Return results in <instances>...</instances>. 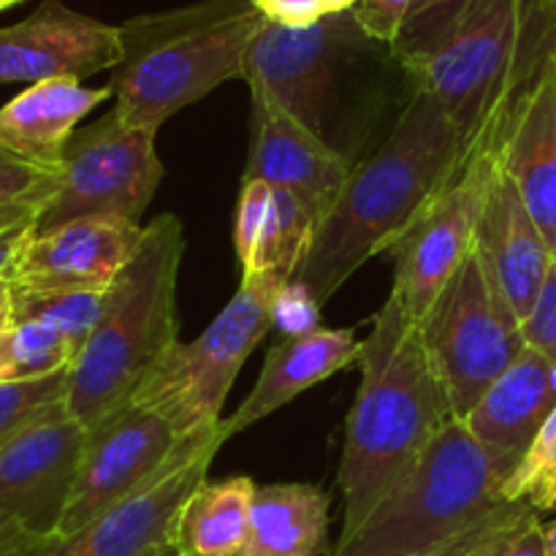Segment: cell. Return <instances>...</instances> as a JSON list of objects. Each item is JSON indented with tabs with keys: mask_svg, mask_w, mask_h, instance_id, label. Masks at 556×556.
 I'll use <instances>...</instances> for the list:
<instances>
[{
	"mask_svg": "<svg viewBox=\"0 0 556 556\" xmlns=\"http://www.w3.org/2000/svg\"><path fill=\"white\" fill-rule=\"evenodd\" d=\"M60 168H43L0 150V233L25 223H36L52 201Z\"/></svg>",
	"mask_w": 556,
	"mask_h": 556,
	"instance_id": "83f0119b",
	"label": "cell"
},
{
	"mask_svg": "<svg viewBox=\"0 0 556 556\" xmlns=\"http://www.w3.org/2000/svg\"><path fill=\"white\" fill-rule=\"evenodd\" d=\"M182 440L161 413L136 402H128L98 427L87 429L85 454L58 535L81 530L144 489L177 454Z\"/></svg>",
	"mask_w": 556,
	"mask_h": 556,
	"instance_id": "4fadbf2b",
	"label": "cell"
},
{
	"mask_svg": "<svg viewBox=\"0 0 556 556\" xmlns=\"http://www.w3.org/2000/svg\"><path fill=\"white\" fill-rule=\"evenodd\" d=\"M271 212V188L258 179L242 182L239 193L237 220H233V250L242 264V275H250L255 269L261 242H264L266 223Z\"/></svg>",
	"mask_w": 556,
	"mask_h": 556,
	"instance_id": "1f68e13d",
	"label": "cell"
},
{
	"mask_svg": "<svg viewBox=\"0 0 556 556\" xmlns=\"http://www.w3.org/2000/svg\"><path fill=\"white\" fill-rule=\"evenodd\" d=\"M554 407V364L532 348H525V353L483 391L462 424L486 448L521 459Z\"/></svg>",
	"mask_w": 556,
	"mask_h": 556,
	"instance_id": "7402d4cb",
	"label": "cell"
},
{
	"mask_svg": "<svg viewBox=\"0 0 556 556\" xmlns=\"http://www.w3.org/2000/svg\"><path fill=\"white\" fill-rule=\"evenodd\" d=\"M413 3L416 0H358L353 5V14H356L358 25L364 27L369 38L391 47L400 36Z\"/></svg>",
	"mask_w": 556,
	"mask_h": 556,
	"instance_id": "d590c367",
	"label": "cell"
},
{
	"mask_svg": "<svg viewBox=\"0 0 556 556\" xmlns=\"http://www.w3.org/2000/svg\"><path fill=\"white\" fill-rule=\"evenodd\" d=\"M123 27L79 14L60 0H43L30 16L0 27V85L76 79L119 68Z\"/></svg>",
	"mask_w": 556,
	"mask_h": 556,
	"instance_id": "9a60e30c",
	"label": "cell"
},
{
	"mask_svg": "<svg viewBox=\"0 0 556 556\" xmlns=\"http://www.w3.org/2000/svg\"><path fill=\"white\" fill-rule=\"evenodd\" d=\"M318 226V217L302 199L288 190L271 188L269 223H266L264 242L255 258V269L250 275L271 271L286 282L296 280L299 271L307 264Z\"/></svg>",
	"mask_w": 556,
	"mask_h": 556,
	"instance_id": "d4e9b609",
	"label": "cell"
},
{
	"mask_svg": "<svg viewBox=\"0 0 556 556\" xmlns=\"http://www.w3.org/2000/svg\"><path fill=\"white\" fill-rule=\"evenodd\" d=\"M389 43L364 33L353 9L326 14L315 25L288 27L264 20L244 52L242 79L296 123L331 144V117L348 79L391 58Z\"/></svg>",
	"mask_w": 556,
	"mask_h": 556,
	"instance_id": "52a82bcc",
	"label": "cell"
},
{
	"mask_svg": "<svg viewBox=\"0 0 556 556\" xmlns=\"http://www.w3.org/2000/svg\"><path fill=\"white\" fill-rule=\"evenodd\" d=\"M185 228L177 215L144 226L130 264L106 291L103 313L71 364L68 407L85 429L128 405L177 345V277Z\"/></svg>",
	"mask_w": 556,
	"mask_h": 556,
	"instance_id": "3957f363",
	"label": "cell"
},
{
	"mask_svg": "<svg viewBox=\"0 0 556 556\" xmlns=\"http://www.w3.org/2000/svg\"><path fill=\"white\" fill-rule=\"evenodd\" d=\"M223 443V421L188 434L177 454L144 489L109 508L81 530L49 538L30 556H144L168 546L174 516L206 481V472Z\"/></svg>",
	"mask_w": 556,
	"mask_h": 556,
	"instance_id": "7c38bea8",
	"label": "cell"
},
{
	"mask_svg": "<svg viewBox=\"0 0 556 556\" xmlns=\"http://www.w3.org/2000/svg\"><path fill=\"white\" fill-rule=\"evenodd\" d=\"M106 291H22L11 286V320H38L68 340L79 356L98 326Z\"/></svg>",
	"mask_w": 556,
	"mask_h": 556,
	"instance_id": "484cf974",
	"label": "cell"
},
{
	"mask_svg": "<svg viewBox=\"0 0 556 556\" xmlns=\"http://www.w3.org/2000/svg\"><path fill=\"white\" fill-rule=\"evenodd\" d=\"M144 556H177V554H174L172 546H161V548H155V552H150V554H144Z\"/></svg>",
	"mask_w": 556,
	"mask_h": 556,
	"instance_id": "bcb514c9",
	"label": "cell"
},
{
	"mask_svg": "<svg viewBox=\"0 0 556 556\" xmlns=\"http://www.w3.org/2000/svg\"><path fill=\"white\" fill-rule=\"evenodd\" d=\"M9 307H11V282L9 277H3V280H0V313Z\"/></svg>",
	"mask_w": 556,
	"mask_h": 556,
	"instance_id": "60d3db41",
	"label": "cell"
},
{
	"mask_svg": "<svg viewBox=\"0 0 556 556\" xmlns=\"http://www.w3.org/2000/svg\"><path fill=\"white\" fill-rule=\"evenodd\" d=\"M519 456L478 443L456 418L331 556H429L470 535L508 505Z\"/></svg>",
	"mask_w": 556,
	"mask_h": 556,
	"instance_id": "5b68a950",
	"label": "cell"
},
{
	"mask_svg": "<svg viewBox=\"0 0 556 556\" xmlns=\"http://www.w3.org/2000/svg\"><path fill=\"white\" fill-rule=\"evenodd\" d=\"M476 250L503 288L514 313L525 320L541 293L554 255L519 188L500 166V157L478 217Z\"/></svg>",
	"mask_w": 556,
	"mask_h": 556,
	"instance_id": "d6986e66",
	"label": "cell"
},
{
	"mask_svg": "<svg viewBox=\"0 0 556 556\" xmlns=\"http://www.w3.org/2000/svg\"><path fill=\"white\" fill-rule=\"evenodd\" d=\"M521 334H525L527 348L541 353L546 362H552L556 367V258L548 266V275L543 280L530 315L521 320Z\"/></svg>",
	"mask_w": 556,
	"mask_h": 556,
	"instance_id": "e575fe53",
	"label": "cell"
},
{
	"mask_svg": "<svg viewBox=\"0 0 556 556\" xmlns=\"http://www.w3.org/2000/svg\"><path fill=\"white\" fill-rule=\"evenodd\" d=\"M467 144L432 96L413 87L383 144L356 163L340 199L318 226L299 271L320 304L367 261L389 253L456 177Z\"/></svg>",
	"mask_w": 556,
	"mask_h": 556,
	"instance_id": "6da1fadb",
	"label": "cell"
},
{
	"mask_svg": "<svg viewBox=\"0 0 556 556\" xmlns=\"http://www.w3.org/2000/svg\"><path fill=\"white\" fill-rule=\"evenodd\" d=\"M253 96V141L242 182L258 179L302 199L318 223L340 199L356 163L282 112L269 98Z\"/></svg>",
	"mask_w": 556,
	"mask_h": 556,
	"instance_id": "e0dca14e",
	"label": "cell"
},
{
	"mask_svg": "<svg viewBox=\"0 0 556 556\" xmlns=\"http://www.w3.org/2000/svg\"><path fill=\"white\" fill-rule=\"evenodd\" d=\"M9 326H11V307L0 313V340H3V334H5V329H9Z\"/></svg>",
	"mask_w": 556,
	"mask_h": 556,
	"instance_id": "f6af8a7d",
	"label": "cell"
},
{
	"mask_svg": "<svg viewBox=\"0 0 556 556\" xmlns=\"http://www.w3.org/2000/svg\"><path fill=\"white\" fill-rule=\"evenodd\" d=\"M76 351L63 334L38 320H11L0 340V380H33L63 372Z\"/></svg>",
	"mask_w": 556,
	"mask_h": 556,
	"instance_id": "4316f807",
	"label": "cell"
},
{
	"mask_svg": "<svg viewBox=\"0 0 556 556\" xmlns=\"http://www.w3.org/2000/svg\"><path fill=\"white\" fill-rule=\"evenodd\" d=\"M87 429L68 407L47 413L14 438L0 443V514L22 521L41 538L58 535L76 472L85 454Z\"/></svg>",
	"mask_w": 556,
	"mask_h": 556,
	"instance_id": "5bb4252c",
	"label": "cell"
},
{
	"mask_svg": "<svg viewBox=\"0 0 556 556\" xmlns=\"http://www.w3.org/2000/svg\"><path fill=\"white\" fill-rule=\"evenodd\" d=\"M261 3V0H253V5H258Z\"/></svg>",
	"mask_w": 556,
	"mask_h": 556,
	"instance_id": "c3c4849f",
	"label": "cell"
},
{
	"mask_svg": "<svg viewBox=\"0 0 556 556\" xmlns=\"http://www.w3.org/2000/svg\"><path fill=\"white\" fill-rule=\"evenodd\" d=\"M71 369L33 380H0V443L68 400Z\"/></svg>",
	"mask_w": 556,
	"mask_h": 556,
	"instance_id": "4dcf8cb0",
	"label": "cell"
},
{
	"mask_svg": "<svg viewBox=\"0 0 556 556\" xmlns=\"http://www.w3.org/2000/svg\"><path fill=\"white\" fill-rule=\"evenodd\" d=\"M112 87H87L76 79H49L27 85L0 106V150L27 163L60 168L65 147L79 123L112 98Z\"/></svg>",
	"mask_w": 556,
	"mask_h": 556,
	"instance_id": "44dd1931",
	"label": "cell"
},
{
	"mask_svg": "<svg viewBox=\"0 0 556 556\" xmlns=\"http://www.w3.org/2000/svg\"><path fill=\"white\" fill-rule=\"evenodd\" d=\"M282 282L271 271L242 275L220 315L193 342H177L130 402L161 413L182 438L220 424L239 369L271 329V302Z\"/></svg>",
	"mask_w": 556,
	"mask_h": 556,
	"instance_id": "ba28073f",
	"label": "cell"
},
{
	"mask_svg": "<svg viewBox=\"0 0 556 556\" xmlns=\"http://www.w3.org/2000/svg\"><path fill=\"white\" fill-rule=\"evenodd\" d=\"M481 556H546V525L541 521V514L525 505L489 541Z\"/></svg>",
	"mask_w": 556,
	"mask_h": 556,
	"instance_id": "836d02e7",
	"label": "cell"
},
{
	"mask_svg": "<svg viewBox=\"0 0 556 556\" xmlns=\"http://www.w3.org/2000/svg\"><path fill=\"white\" fill-rule=\"evenodd\" d=\"M255 9L277 25L307 27L329 14V0H261Z\"/></svg>",
	"mask_w": 556,
	"mask_h": 556,
	"instance_id": "8d00e7d4",
	"label": "cell"
},
{
	"mask_svg": "<svg viewBox=\"0 0 556 556\" xmlns=\"http://www.w3.org/2000/svg\"><path fill=\"white\" fill-rule=\"evenodd\" d=\"M362 386L345 429L340 462L345 525L356 530L410 472L440 432L456 421L443 378L424 345L421 326L389 293L362 342Z\"/></svg>",
	"mask_w": 556,
	"mask_h": 556,
	"instance_id": "7a4b0ae2",
	"label": "cell"
},
{
	"mask_svg": "<svg viewBox=\"0 0 556 556\" xmlns=\"http://www.w3.org/2000/svg\"><path fill=\"white\" fill-rule=\"evenodd\" d=\"M329 546V494L313 483L255 486L242 556H320Z\"/></svg>",
	"mask_w": 556,
	"mask_h": 556,
	"instance_id": "603a6c76",
	"label": "cell"
},
{
	"mask_svg": "<svg viewBox=\"0 0 556 556\" xmlns=\"http://www.w3.org/2000/svg\"><path fill=\"white\" fill-rule=\"evenodd\" d=\"M49 538L36 535L22 521L0 514V556H30Z\"/></svg>",
	"mask_w": 556,
	"mask_h": 556,
	"instance_id": "f35d334b",
	"label": "cell"
},
{
	"mask_svg": "<svg viewBox=\"0 0 556 556\" xmlns=\"http://www.w3.org/2000/svg\"><path fill=\"white\" fill-rule=\"evenodd\" d=\"M532 0H478L429 58L407 68L413 87L454 119L467 150L497 123L546 54L527 58Z\"/></svg>",
	"mask_w": 556,
	"mask_h": 556,
	"instance_id": "8992f818",
	"label": "cell"
},
{
	"mask_svg": "<svg viewBox=\"0 0 556 556\" xmlns=\"http://www.w3.org/2000/svg\"><path fill=\"white\" fill-rule=\"evenodd\" d=\"M503 117L478 136L456 177L424 210L410 231L389 250L394 258L391 293L400 299L413 320H421L429 313L462 261L476 248L478 217L486 199L489 179L497 166V130Z\"/></svg>",
	"mask_w": 556,
	"mask_h": 556,
	"instance_id": "8fae6325",
	"label": "cell"
},
{
	"mask_svg": "<svg viewBox=\"0 0 556 556\" xmlns=\"http://www.w3.org/2000/svg\"><path fill=\"white\" fill-rule=\"evenodd\" d=\"M253 0H206L123 25L125 60L114 68V112L157 134L168 117L231 79H242L244 52L264 25Z\"/></svg>",
	"mask_w": 556,
	"mask_h": 556,
	"instance_id": "277c9868",
	"label": "cell"
},
{
	"mask_svg": "<svg viewBox=\"0 0 556 556\" xmlns=\"http://www.w3.org/2000/svg\"><path fill=\"white\" fill-rule=\"evenodd\" d=\"M255 483L248 476L204 481L177 510L168 546L177 556H242Z\"/></svg>",
	"mask_w": 556,
	"mask_h": 556,
	"instance_id": "cb8c5ba5",
	"label": "cell"
},
{
	"mask_svg": "<svg viewBox=\"0 0 556 556\" xmlns=\"http://www.w3.org/2000/svg\"><path fill=\"white\" fill-rule=\"evenodd\" d=\"M271 329L280 331L282 340H296L320 331V302L302 280L282 282L271 302Z\"/></svg>",
	"mask_w": 556,
	"mask_h": 556,
	"instance_id": "d6a6232c",
	"label": "cell"
},
{
	"mask_svg": "<svg viewBox=\"0 0 556 556\" xmlns=\"http://www.w3.org/2000/svg\"><path fill=\"white\" fill-rule=\"evenodd\" d=\"M16 3H22V0H0V11L11 9V5H16Z\"/></svg>",
	"mask_w": 556,
	"mask_h": 556,
	"instance_id": "7dc6e473",
	"label": "cell"
},
{
	"mask_svg": "<svg viewBox=\"0 0 556 556\" xmlns=\"http://www.w3.org/2000/svg\"><path fill=\"white\" fill-rule=\"evenodd\" d=\"M358 356H362V342L356 340L353 329H320L315 334L282 340L280 345L269 348L248 400L231 418L223 421L226 440L264 421L266 416L286 407L313 386L324 383L340 369L351 367Z\"/></svg>",
	"mask_w": 556,
	"mask_h": 556,
	"instance_id": "ffe728a7",
	"label": "cell"
},
{
	"mask_svg": "<svg viewBox=\"0 0 556 556\" xmlns=\"http://www.w3.org/2000/svg\"><path fill=\"white\" fill-rule=\"evenodd\" d=\"M161 179L163 163L155 150V134L134 128L112 109L76 130L68 141L58 190L33 231H52L81 217L139 223Z\"/></svg>",
	"mask_w": 556,
	"mask_h": 556,
	"instance_id": "30bf717a",
	"label": "cell"
},
{
	"mask_svg": "<svg viewBox=\"0 0 556 556\" xmlns=\"http://www.w3.org/2000/svg\"><path fill=\"white\" fill-rule=\"evenodd\" d=\"M358 0H329V14H337V11H348L353 9Z\"/></svg>",
	"mask_w": 556,
	"mask_h": 556,
	"instance_id": "ee69618b",
	"label": "cell"
},
{
	"mask_svg": "<svg viewBox=\"0 0 556 556\" xmlns=\"http://www.w3.org/2000/svg\"><path fill=\"white\" fill-rule=\"evenodd\" d=\"M33 228H36V223H25V226H16V228H11V231L0 233V280H3V277H9L16 253H20V248L25 244V239L33 233Z\"/></svg>",
	"mask_w": 556,
	"mask_h": 556,
	"instance_id": "ab89813d",
	"label": "cell"
},
{
	"mask_svg": "<svg viewBox=\"0 0 556 556\" xmlns=\"http://www.w3.org/2000/svg\"><path fill=\"white\" fill-rule=\"evenodd\" d=\"M144 226L119 217H81L33 231L16 253L9 282L22 291H109L141 244Z\"/></svg>",
	"mask_w": 556,
	"mask_h": 556,
	"instance_id": "2e32d148",
	"label": "cell"
},
{
	"mask_svg": "<svg viewBox=\"0 0 556 556\" xmlns=\"http://www.w3.org/2000/svg\"><path fill=\"white\" fill-rule=\"evenodd\" d=\"M532 3H535L538 9H541L543 14H546L548 20H552L556 25V0H532Z\"/></svg>",
	"mask_w": 556,
	"mask_h": 556,
	"instance_id": "7bdbcfd3",
	"label": "cell"
},
{
	"mask_svg": "<svg viewBox=\"0 0 556 556\" xmlns=\"http://www.w3.org/2000/svg\"><path fill=\"white\" fill-rule=\"evenodd\" d=\"M546 556H556V519L546 525Z\"/></svg>",
	"mask_w": 556,
	"mask_h": 556,
	"instance_id": "b9f144b4",
	"label": "cell"
},
{
	"mask_svg": "<svg viewBox=\"0 0 556 556\" xmlns=\"http://www.w3.org/2000/svg\"><path fill=\"white\" fill-rule=\"evenodd\" d=\"M418 326L459 421L527 348L519 315L476 248Z\"/></svg>",
	"mask_w": 556,
	"mask_h": 556,
	"instance_id": "9c48e42d",
	"label": "cell"
},
{
	"mask_svg": "<svg viewBox=\"0 0 556 556\" xmlns=\"http://www.w3.org/2000/svg\"><path fill=\"white\" fill-rule=\"evenodd\" d=\"M497 157L556 258V41L510 101Z\"/></svg>",
	"mask_w": 556,
	"mask_h": 556,
	"instance_id": "ac0fdd59",
	"label": "cell"
},
{
	"mask_svg": "<svg viewBox=\"0 0 556 556\" xmlns=\"http://www.w3.org/2000/svg\"><path fill=\"white\" fill-rule=\"evenodd\" d=\"M521 508H525V505H521V503L508 505V508H505L503 514H497V516H494V519H489L486 525H481V527H478V530H472L470 535L459 538V541H456V543H451V546L440 548V552H434V554H429V556H481L483 548L489 546V541H492V538L497 535V532L503 530V527L508 525V521L514 519V516L519 514Z\"/></svg>",
	"mask_w": 556,
	"mask_h": 556,
	"instance_id": "74e56055",
	"label": "cell"
},
{
	"mask_svg": "<svg viewBox=\"0 0 556 556\" xmlns=\"http://www.w3.org/2000/svg\"><path fill=\"white\" fill-rule=\"evenodd\" d=\"M476 3L478 0H416L400 36L391 43V52L402 68L407 71L429 58L459 27Z\"/></svg>",
	"mask_w": 556,
	"mask_h": 556,
	"instance_id": "f546056e",
	"label": "cell"
},
{
	"mask_svg": "<svg viewBox=\"0 0 556 556\" xmlns=\"http://www.w3.org/2000/svg\"><path fill=\"white\" fill-rule=\"evenodd\" d=\"M503 497L505 503L530 505L538 514L556 510V407L505 481Z\"/></svg>",
	"mask_w": 556,
	"mask_h": 556,
	"instance_id": "f1b7e54d",
	"label": "cell"
}]
</instances>
